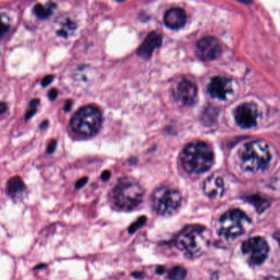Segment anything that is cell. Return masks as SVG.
<instances>
[{
	"mask_svg": "<svg viewBox=\"0 0 280 280\" xmlns=\"http://www.w3.org/2000/svg\"><path fill=\"white\" fill-rule=\"evenodd\" d=\"M248 201L252 203L257 210L258 212L260 213L263 212L269 205L268 200L265 198L261 197L260 196H252L248 199Z\"/></svg>",
	"mask_w": 280,
	"mask_h": 280,
	"instance_id": "d6986e66",
	"label": "cell"
},
{
	"mask_svg": "<svg viewBox=\"0 0 280 280\" xmlns=\"http://www.w3.org/2000/svg\"><path fill=\"white\" fill-rule=\"evenodd\" d=\"M222 52V47L218 39L213 36H205L196 44V54L202 61H211L217 58Z\"/></svg>",
	"mask_w": 280,
	"mask_h": 280,
	"instance_id": "9c48e42d",
	"label": "cell"
},
{
	"mask_svg": "<svg viewBox=\"0 0 280 280\" xmlns=\"http://www.w3.org/2000/svg\"><path fill=\"white\" fill-rule=\"evenodd\" d=\"M182 196L178 190L169 187H160L154 192L152 205L155 212L162 216H171L178 211Z\"/></svg>",
	"mask_w": 280,
	"mask_h": 280,
	"instance_id": "52a82bcc",
	"label": "cell"
},
{
	"mask_svg": "<svg viewBox=\"0 0 280 280\" xmlns=\"http://www.w3.org/2000/svg\"><path fill=\"white\" fill-rule=\"evenodd\" d=\"M58 90L57 89H55V88H53L51 90L49 91L48 93V96L50 98V100H55L57 96H58Z\"/></svg>",
	"mask_w": 280,
	"mask_h": 280,
	"instance_id": "484cf974",
	"label": "cell"
},
{
	"mask_svg": "<svg viewBox=\"0 0 280 280\" xmlns=\"http://www.w3.org/2000/svg\"><path fill=\"white\" fill-rule=\"evenodd\" d=\"M133 277H135L136 279H141V278L144 276L142 272H134L133 273Z\"/></svg>",
	"mask_w": 280,
	"mask_h": 280,
	"instance_id": "4dcf8cb0",
	"label": "cell"
},
{
	"mask_svg": "<svg viewBox=\"0 0 280 280\" xmlns=\"http://www.w3.org/2000/svg\"><path fill=\"white\" fill-rule=\"evenodd\" d=\"M110 176H111V173H110V171L105 170L101 174V178H102V180L107 181L110 179Z\"/></svg>",
	"mask_w": 280,
	"mask_h": 280,
	"instance_id": "f1b7e54d",
	"label": "cell"
},
{
	"mask_svg": "<svg viewBox=\"0 0 280 280\" xmlns=\"http://www.w3.org/2000/svg\"><path fill=\"white\" fill-rule=\"evenodd\" d=\"M165 268L164 266H159V267L156 269V273L159 274V275H162L163 273H165Z\"/></svg>",
	"mask_w": 280,
	"mask_h": 280,
	"instance_id": "d6a6232c",
	"label": "cell"
},
{
	"mask_svg": "<svg viewBox=\"0 0 280 280\" xmlns=\"http://www.w3.org/2000/svg\"><path fill=\"white\" fill-rule=\"evenodd\" d=\"M102 124V113L95 105L80 108L71 118L70 125L74 133L85 138L96 135Z\"/></svg>",
	"mask_w": 280,
	"mask_h": 280,
	"instance_id": "277c9868",
	"label": "cell"
},
{
	"mask_svg": "<svg viewBox=\"0 0 280 280\" xmlns=\"http://www.w3.org/2000/svg\"><path fill=\"white\" fill-rule=\"evenodd\" d=\"M164 23L172 30H178L187 23V15L183 8H172L165 13Z\"/></svg>",
	"mask_w": 280,
	"mask_h": 280,
	"instance_id": "5bb4252c",
	"label": "cell"
},
{
	"mask_svg": "<svg viewBox=\"0 0 280 280\" xmlns=\"http://www.w3.org/2000/svg\"><path fill=\"white\" fill-rule=\"evenodd\" d=\"M55 8H56V4L51 2H49L46 4L36 3L33 8V12L38 18H40L41 20H45L52 15L53 11Z\"/></svg>",
	"mask_w": 280,
	"mask_h": 280,
	"instance_id": "e0dca14e",
	"label": "cell"
},
{
	"mask_svg": "<svg viewBox=\"0 0 280 280\" xmlns=\"http://www.w3.org/2000/svg\"><path fill=\"white\" fill-rule=\"evenodd\" d=\"M250 223V219L242 210H228L220 217L219 233L227 239H234L243 235Z\"/></svg>",
	"mask_w": 280,
	"mask_h": 280,
	"instance_id": "8992f818",
	"label": "cell"
},
{
	"mask_svg": "<svg viewBox=\"0 0 280 280\" xmlns=\"http://www.w3.org/2000/svg\"><path fill=\"white\" fill-rule=\"evenodd\" d=\"M163 36L160 33L151 31L143 40L140 47L138 48L137 54L140 58L149 59L151 58L153 52L162 45Z\"/></svg>",
	"mask_w": 280,
	"mask_h": 280,
	"instance_id": "4fadbf2b",
	"label": "cell"
},
{
	"mask_svg": "<svg viewBox=\"0 0 280 280\" xmlns=\"http://www.w3.org/2000/svg\"><path fill=\"white\" fill-rule=\"evenodd\" d=\"M234 117L236 122L241 128H252L257 123L259 111L256 105L252 103H246L236 109Z\"/></svg>",
	"mask_w": 280,
	"mask_h": 280,
	"instance_id": "30bf717a",
	"label": "cell"
},
{
	"mask_svg": "<svg viewBox=\"0 0 280 280\" xmlns=\"http://www.w3.org/2000/svg\"><path fill=\"white\" fill-rule=\"evenodd\" d=\"M88 178L87 177H84V178H81L76 183V188L77 189H79V188H83V186L85 185V183H87Z\"/></svg>",
	"mask_w": 280,
	"mask_h": 280,
	"instance_id": "4316f807",
	"label": "cell"
},
{
	"mask_svg": "<svg viewBox=\"0 0 280 280\" xmlns=\"http://www.w3.org/2000/svg\"><path fill=\"white\" fill-rule=\"evenodd\" d=\"M187 275L185 268L177 265L172 268L168 273V278L170 280H183Z\"/></svg>",
	"mask_w": 280,
	"mask_h": 280,
	"instance_id": "ac0fdd59",
	"label": "cell"
},
{
	"mask_svg": "<svg viewBox=\"0 0 280 280\" xmlns=\"http://www.w3.org/2000/svg\"><path fill=\"white\" fill-rule=\"evenodd\" d=\"M178 102L185 106H191L196 102L197 96L196 85L191 81L183 79L178 83L174 92Z\"/></svg>",
	"mask_w": 280,
	"mask_h": 280,
	"instance_id": "8fae6325",
	"label": "cell"
},
{
	"mask_svg": "<svg viewBox=\"0 0 280 280\" xmlns=\"http://www.w3.org/2000/svg\"><path fill=\"white\" fill-rule=\"evenodd\" d=\"M77 25L75 23L72 22L70 19H67L64 23L61 26V28L57 31V35H59L61 37H68L70 32L75 30Z\"/></svg>",
	"mask_w": 280,
	"mask_h": 280,
	"instance_id": "ffe728a7",
	"label": "cell"
},
{
	"mask_svg": "<svg viewBox=\"0 0 280 280\" xmlns=\"http://www.w3.org/2000/svg\"><path fill=\"white\" fill-rule=\"evenodd\" d=\"M53 80H54V76L47 75L43 78L42 81H41V85H42L43 87L47 86L48 85H50V83H52Z\"/></svg>",
	"mask_w": 280,
	"mask_h": 280,
	"instance_id": "cb8c5ba5",
	"label": "cell"
},
{
	"mask_svg": "<svg viewBox=\"0 0 280 280\" xmlns=\"http://www.w3.org/2000/svg\"><path fill=\"white\" fill-rule=\"evenodd\" d=\"M203 190L205 195L210 198L221 196L224 191V181L220 177L211 176L208 178L203 185Z\"/></svg>",
	"mask_w": 280,
	"mask_h": 280,
	"instance_id": "9a60e30c",
	"label": "cell"
},
{
	"mask_svg": "<svg viewBox=\"0 0 280 280\" xmlns=\"http://www.w3.org/2000/svg\"><path fill=\"white\" fill-rule=\"evenodd\" d=\"M7 110H8V105L5 104V103H1V105H0V113L3 114L7 111Z\"/></svg>",
	"mask_w": 280,
	"mask_h": 280,
	"instance_id": "f546056e",
	"label": "cell"
},
{
	"mask_svg": "<svg viewBox=\"0 0 280 280\" xmlns=\"http://www.w3.org/2000/svg\"><path fill=\"white\" fill-rule=\"evenodd\" d=\"M6 190H7L8 196L13 200H19L24 197L26 192H27V187L23 179L20 177L16 176V177L11 178L8 181Z\"/></svg>",
	"mask_w": 280,
	"mask_h": 280,
	"instance_id": "2e32d148",
	"label": "cell"
},
{
	"mask_svg": "<svg viewBox=\"0 0 280 280\" xmlns=\"http://www.w3.org/2000/svg\"><path fill=\"white\" fill-rule=\"evenodd\" d=\"M145 222H146V217H145V216H141V217L139 218V219H138L134 224H133L130 226L129 230H128L129 231V233H135L136 231L138 230V228H140L141 226L145 224Z\"/></svg>",
	"mask_w": 280,
	"mask_h": 280,
	"instance_id": "7402d4cb",
	"label": "cell"
},
{
	"mask_svg": "<svg viewBox=\"0 0 280 280\" xmlns=\"http://www.w3.org/2000/svg\"><path fill=\"white\" fill-rule=\"evenodd\" d=\"M39 104H40V100L37 99V98L30 100V102L29 103V109H28L27 113H26V120H29V119L31 118V117H33V115H35L36 111H37V107Z\"/></svg>",
	"mask_w": 280,
	"mask_h": 280,
	"instance_id": "44dd1931",
	"label": "cell"
},
{
	"mask_svg": "<svg viewBox=\"0 0 280 280\" xmlns=\"http://www.w3.org/2000/svg\"><path fill=\"white\" fill-rule=\"evenodd\" d=\"M232 91V82L223 77H215L208 85V92L210 96L219 100H225Z\"/></svg>",
	"mask_w": 280,
	"mask_h": 280,
	"instance_id": "7c38bea8",
	"label": "cell"
},
{
	"mask_svg": "<svg viewBox=\"0 0 280 280\" xmlns=\"http://www.w3.org/2000/svg\"><path fill=\"white\" fill-rule=\"evenodd\" d=\"M72 107H73V101L71 100H68V101L65 103V105H64L63 110L66 111V112H69V111L72 110Z\"/></svg>",
	"mask_w": 280,
	"mask_h": 280,
	"instance_id": "83f0119b",
	"label": "cell"
},
{
	"mask_svg": "<svg viewBox=\"0 0 280 280\" xmlns=\"http://www.w3.org/2000/svg\"><path fill=\"white\" fill-rule=\"evenodd\" d=\"M48 124H49V122H48L47 120L44 121V122H42V123H41V124L40 125V129L45 130V129H46V128H47Z\"/></svg>",
	"mask_w": 280,
	"mask_h": 280,
	"instance_id": "1f68e13d",
	"label": "cell"
},
{
	"mask_svg": "<svg viewBox=\"0 0 280 280\" xmlns=\"http://www.w3.org/2000/svg\"><path fill=\"white\" fill-rule=\"evenodd\" d=\"M210 232L203 226L190 225L183 228L176 238L177 248L189 259H196L207 251Z\"/></svg>",
	"mask_w": 280,
	"mask_h": 280,
	"instance_id": "6da1fadb",
	"label": "cell"
},
{
	"mask_svg": "<svg viewBox=\"0 0 280 280\" xmlns=\"http://www.w3.org/2000/svg\"><path fill=\"white\" fill-rule=\"evenodd\" d=\"M57 147V140H52L50 141V144L48 145L47 153L52 154L55 152V149Z\"/></svg>",
	"mask_w": 280,
	"mask_h": 280,
	"instance_id": "d4e9b609",
	"label": "cell"
},
{
	"mask_svg": "<svg viewBox=\"0 0 280 280\" xmlns=\"http://www.w3.org/2000/svg\"><path fill=\"white\" fill-rule=\"evenodd\" d=\"M242 250L252 264L260 265L267 258L270 248L264 238L254 237L243 243Z\"/></svg>",
	"mask_w": 280,
	"mask_h": 280,
	"instance_id": "ba28073f",
	"label": "cell"
},
{
	"mask_svg": "<svg viewBox=\"0 0 280 280\" xmlns=\"http://www.w3.org/2000/svg\"><path fill=\"white\" fill-rule=\"evenodd\" d=\"M1 38H3V36L8 33L9 28H10V26L8 23H5V21L3 20V18H2V23H1Z\"/></svg>",
	"mask_w": 280,
	"mask_h": 280,
	"instance_id": "603a6c76",
	"label": "cell"
},
{
	"mask_svg": "<svg viewBox=\"0 0 280 280\" xmlns=\"http://www.w3.org/2000/svg\"><path fill=\"white\" fill-rule=\"evenodd\" d=\"M144 195L145 190L138 181L131 177H123L113 188L112 199L118 209L131 211L142 203Z\"/></svg>",
	"mask_w": 280,
	"mask_h": 280,
	"instance_id": "3957f363",
	"label": "cell"
},
{
	"mask_svg": "<svg viewBox=\"0 0 280 280\" xmlns=\"http://www.w3.org/2000/svg\"><path fill=\"white\" fill-rule=\"evenodd\" d=\"M241 162L246 170L258 172L265 169L271 160L269 145L263 140L248 143L241 151Z\"/></svg>",
	"mask_w": 280,
	"mask_h": 280,
	"instance_id": "5b68a950",
	"label": "cell"
},
{
	"mask_svg": "<svg viewBox=\"0 0 280 280\" xmlns=\"http://www.w3.org/2000/svg\"><path fill=\"white\" fill-rule=\"evenodd\" d=\"M181 162L188 173L199 174L210 169L214 162V153L203 141L190 143L181 154Z\"/></svg>",
	"mask_w": 280,
	"mask_h": 280,
	"instance_id": "7a4b0ae2",
	"label": "cell"
}]
</instances>
